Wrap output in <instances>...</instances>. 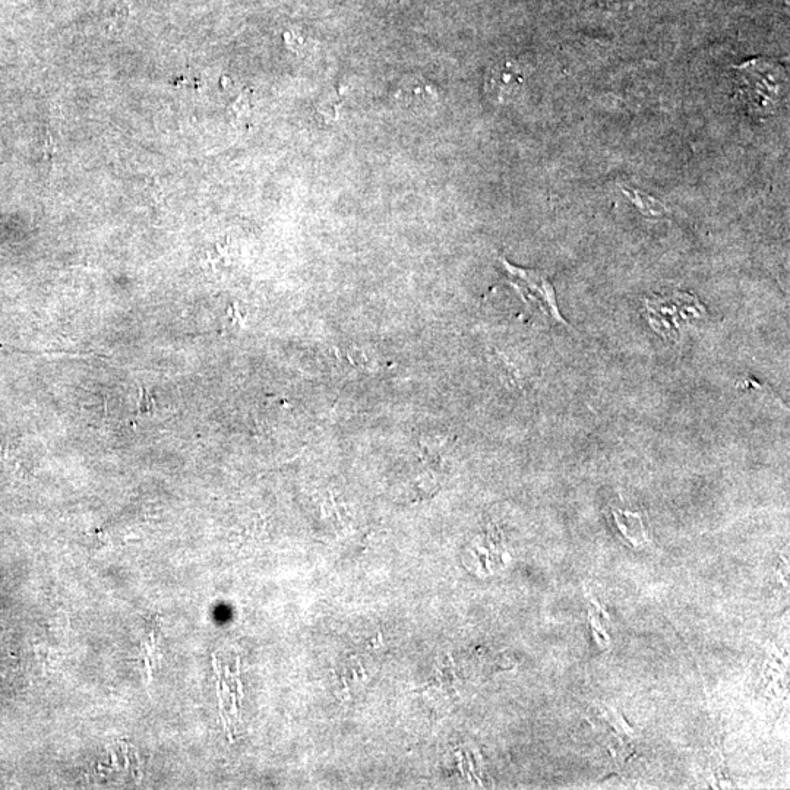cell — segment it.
Returning <instances> with one entry per match:
<instances>
[{
	"instance_id": "5b68a950",
	"label": "cell",
	"mask_w": 790,
	"mask_h": 790,
	"mask_svg": "<svg viewBox=\"0 0 790 790\" xmlns=\"http://www.w3.org/2000/svg\"><path fill=\"white\" fill-rule=\"evenodd\" d=\"M400 101L406 106H429L434 101V87L423 82H406L400 90Z\"/></svg>"
},
{
	"instance_id": "ba28073f",
	"label": "cell",
	"mask_w": 790,
	"mask_h": 790,
	"mask_svg": "<svg viewBox=\"0 0 790 790\" xmlns=\"http://www.w3.org/2000/svg\"><path fill=\"white\" fill-rule=\"evenodd\" d=\"M154 409V400L151 397L148 390H141V395H139L138 401V410L141 413H148Z\"/></svg>"
},
{
	"instance_id": "8992f818",
	"label": "cell",
	"mask_w": 790,
	"mask_h": 790,
	"mask_svg": "<svg viewBox=\"0 0 790 790\" xmlns=\"http://www.w3.org/2000/svg\"><path fill=\"white\" fill-rule=\"evenodd\" d=\"M625 194L627 197L637 205L638 210L644 214L646 217H665L668 216L669 210L665 207V205L660 204L657 199L649 197V195L643 194V192L638 191H627L625 189Z\"/></svg>"
},
{
	"instance_id": "52a82bcc",
	"label": "cell",
	"mask_w": 790,
	"mask_h": 790,
	"mask_svg": "<svg viewBox=\"0 0 790 790\" xmlns=\"http://www.w3.org/2000/svg\"><path fill=\"white\" fill-rule=\"evenodd\" d=\"M230 110H232L233 115H236L237 118L248 115L249 110H251V106H249L248 91H245V93L235 101V104L230 107Z\"/></svg>"
},
{
	"instance_id": "6da1fadb",
	"label": "cell",
	"mask_w": 790,
	"mask_h": 790,
	"mask_svg": "<svg viewBox=\"0 0 790 790\" xmlns=\"http://www.w3.org/2000/svg\"><path fill=\"white\" fill-rule=\"evenodd\" d=\"M502 268L507 274L508 283L517 290L530 314L539 315L545 321L555 325L570 327L556 302L555 290L549 278L540 271L524 270L511 265L507 259H501Z\"/></svg>"
},
{
	"instance_id": "277c9868",
	"label": "cell",
	"mask_w": 790,
	"mask_h": 790,
	"mask_svg": "<svg viewBox=\"0 0 790 790\" xmlns=\"http://www.w3.org/2000/svg\"><path fill=\"white\" fill-rule=\"evenodd\" d=\"M613 520L619 533L631 546H641L649 542L646 523L643 514H632L627 511L613 510Z\"/></svg>"
},
{
	"instance_id": "9c48e42d",
	"label": "cell",
	"mask_w": 790,
	"mask_h": 790,
	"mask_svg": "<svg viewBox=\"0 0 790 790\" xmlns=\"http://www.w3.org/2000/svg\"><path fill=\"white\" fill-rule=\"evenodd\" d=\"M56 151H58V144H56V139L49 134V138H47L46 147H44V154L47 157H55Z\"/></svg>"
},
{
	"instance_id": "3957f363",
	"label": "cell",
	"mask_w": 790,
	"mask_h": 790,
	"mask_svg": "<svg viewBox=\"0 0 790 790\" xmlns=\"http://www.w3.org/2000/svg\"><path fill=\"white\" fill-rule=\"evenodd\" d=\"M521 81H523V74L515 63H502L491 72L486 85L496 99L505 100L514 96Z\"/></svg>"
},
{
	"instance_id": "7a4b0ae2",
	"label": "cell",
	"mask_w": 790,
	"mask_h": 790,
	"mask_svg": "<svg viewBox=\"0 0 790 790\" xmlns=\"http://www.w3.org/2000/svg\"><path fill=\"white\" fill-rule=\"evenodd\" d=\"M741 74L739 90L755 109H771L779 101L786 81L783 69L764 59L751 60L738 69Z\"/></svg>"
}]
</instances>
